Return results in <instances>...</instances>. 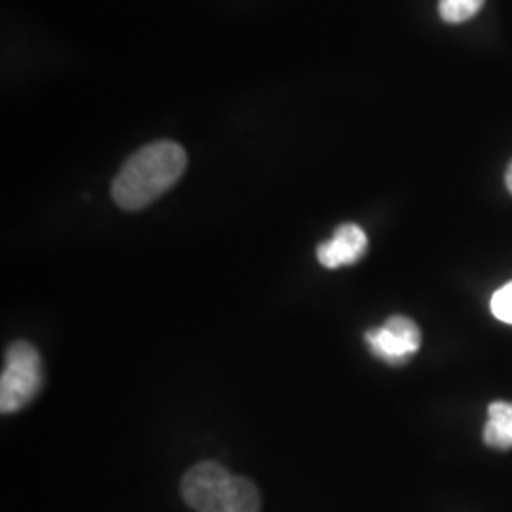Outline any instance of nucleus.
I'll list each match as a JSON object with an SVG mask.
<instances>
[{"mask_svg":"<svg viewBox=\"0 0 512 512\" xmlns=\"http://www.w3.org/2000/svg\"><path fill=\"white\" fill-rule=\"evenodd\" d=\"M186 162L184 148L173 141L139 148L112 181L114 202L126 211L147 207L181 179Z\"/></svg>","mask_w":512,"mask_h":512,"instance_id":"1","label":"nucleus"},{"mask_svg":"<svg viewBox=\"0 0 512 512\" xmlns=\"http://www.w3.org/2000/svg\"><path fill=\"white\" fill-rule=\"evenodd\" d=\"M184 503L196 512H260L255 484L215 461L192 467L181 482Z\"/></svg>","mask_w":512,"mask_h":512,"instance_id":"2","label":"nucleus"},{"mask_svg":"<svg viewBox=\"0 0 512 512\" xmlns=\"http://www.w3.org/2000/svg\"><path fill=\"white\" fill-rule=\"evenodd\" d=\"M42 384V366L37 349L27 342H16L6 351V366L0 378L2 414L18 412L31 403Z\"/></svg>","mask_w":512,"mask_h":512,"instance_id":"3","label":"nucleus"},{"mask_svg":"<svg viewBox=\"0 0 512 512\" xmlns=\"http://www.w3.org/2000/svg\"><path fill=\"white\" fill-rule=\"evenodd\" d=\"M370 351L389 365H403L421 346V330L412 319L395 315L365 334Z\"/></svg>","mask_w":512,"mask_h":512,"instance_id":"4","label":"nucleus"},{"mask_svg":"<svg viewBox=\"0 0 512 512\" xmlns=\"http://www.w3.org/2000/svg\"><path fill=\"white\" fill-rule=\"evenodd\" d=\"M368 249L365 230L357 224H342L336 228L330 241H325L317 249V260L325 268H342L359 262Z\"/></svg>","mask_w":512,"mask_h":512,"instance_id":"5","label":"nucleus"},{"mask_svg":"<svg viewBox=\"0 0 512 512\" xmlns=\"http://www.w3.org/2000/svg\"><path fill=\"white\" fill-rule=\"evenodd\" d=\"M484 442L495 450H511L512 403L497 401L488 406V423L484 427Z\"/></svg>","mask_w":512,"mask_h":512,"instance_id":"6","label":"nucleus"},{"mask_svg":"<svg viewBox=\"0 0 512 512\" xmlns=\"http://www.w3.org/2000/svg\"><path fill=\"white\" fill-rule=\"evenodd\" d=\"M484 6V0H440V18L446 23H463L476 16Z\"/></svg>","mask_w":512,"mask_h":512,"instance_id":"7","label":"nucleus"},{"mask_svg":"<svg viewBox=\"0 0 512 512\" xmlns=\"http://www.w3.org/2000/svg\"><path fill=\"white\" fill-rule=\"evenodd\" d=\"M492 313L499 321L512 325V281L501 287L492 298Z\"/></svg>","mask_w":512,"mask_h":512,"instance_id":"8","label":"nucleus"},{"mask_svg":"<svg viewBox=\"0 0 512 512\" xmlns=\"http://www.w3.org/2000/svg\"><path fill=\"white\" fill-rule=\"evenodd\" d=\"M505 184H507V190L512 194V162L507 167V173H505Z\"/></svg>","mask_w":512,"mask_h":512,"instance_id":"9","label":"nucleus"}]
</instances>
